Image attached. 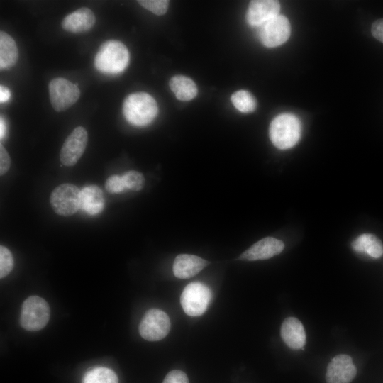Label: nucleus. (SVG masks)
<instances>
[{"label": "nucleus", "instance_id": "cd10ccee", "mask_svg": "<svg viewBox=\"0 0 383 383\" xmlns=\"http://www.w3.org/2000/svg\"><path fill=\"white\" fill-rule=\"evenodd\" d=\"M11 166L10 156L5 148L0 145V174H5Z\"/></svg>", "mask_w": 383, "mask_h": 383}, {"label": "nucleus", "instance_id": "393cba45", "mask_svg": "<svg viewBox=\"0 0 383 383\" xmlns=\"http://www.w3.org/2000/svg\"><path fill=\"white\" fill-rule=\"evenodd\" d=\"M138 2L145 9L158 16L165 14L169 5V1L166 0H140Z\"/></svg>", "mask_w": 383, "mask_h": 383}, {"label": "nucleus", "instance_id": "9b49d317", "mask_svg": "<svg viewBox=\"0 0 383 383\" xmlns=\"http://www.w3.org/2000/svg\"><path fill=\"white\" fill-rule=\"evenodd\" d=\"M357 369L350 356L340 354L335 356L327 367V383H350L355 377Z\"/></svg>", "mask_w": 383, "mask_h": 383}, {"label": "nucleus", "instance_id": "7ed1b4c3", "mask_svg": "<svg viewBox=\"0 0 383 383\" xmlns=\"http://www.w3.org/2000/svg\"><path fill=\"white\" fill-rule=\"evenodd\" d=\"M269 134L276 148L280 150L291 148L297 143L301 136L299 120L291 113L280 114L272 121Z\"/></svg>", "mask_w": 383, "mask_h": 383}, {"label": "nucleus", "instance_id": "6ab92c4d", "mask_svg": "<svg viewBox=\"0 0 383 383\" xmlns=\"http://www.w3.org/2000/svg\"><path fill=\"white\" fill-rule=\"evenodd\" d=\"M18 59V50L13 38L5 33L0 32V68L9 69L13 67Z\"/></svg>", "mask_w": 383, "mask_h": 383}, {"label": "nucleus", "instance_id": "f03ea898", "mask_svg": "<svg viewBox=\"0 0 383 383\" xmlns=\"http://www.w3.org/2000/svg\"><path fill=\"white\" fill-rule=\"evenodd\" d=\"M158 112L155 99L145 92L129 94L123 103V113L131 124L144 126L150 123Z\"/></svg>", "mask_w": 383, "mask_h": 383}, {"label": "nucleus", "instance_id": "423d86ee", "mask_svg": "<svg viewBox=\"0 0 383 383\" xmlns=\"http://www.w3.org/2000/svg\"><path fill=\"white\" fill-rule=\"evenodd\" d=\"M81 191L70 183L55 187L50 195V204L54 211L62 216H70L80 208Z\"/></svg>", "mask_w": 383, "mask_h": 383}, {"label": "nucleus", "instance_id": "bb28decb", "mask_svg": "<svg viewBox=\"0 0 383 383\" xmlns=\"http://www.w3.org/2000/svg\"><path fill=\"white\" fill-rule=\"evenodd\" d=\"M162 383H189V379L184 372L174 370L166 375Z\"/></svg>", "mask_w": 383, "mask_h": 383}, {"label": "nucleus", "instance_id": "39448f33", "mask_svg": "<svg viewBox=\"0 0 383 383\" xmlns=\"http://www.w3.org/2000/svg\"><path fill=\"white\" fill-rule=\"evenodd\" d=\"M211 299V292L204 284L195 282L187 284L180 296V303L186 314L199 316L207 309Z\"/></svg>", "mask_w": 383, "mask_h": 383}, {"label": "nucleus", "instance_id": "0eeeda50", "mask_svg": "<svg viewBox=\"0 0 383 383\" xmlns=\"http://www.w3.org/2000/svg\"><path fill=\"white\" fill-rule=\"evenodd\" d=\"M50 104L55 111L61 112L74 105L80 96V90L70 81L57 77L48 85Z\"/></svg>", "mask_w": 383, "mask_h": 383}, {"label": "nucleus", "instance_id": "f3484780", "mask_svg": "<svg viewBox=\"0 0 383 383\" xmlns=\"http://www.w3.org/2000/svg\"><path fill=\"white\" fill-rule=\"evenodd\" d=\"M102 190L96 185L85 187L81 190L80 208L90 215L100 213L104 209Z\"/></svg>", "mask_w": 383, "mask_h": 383}, {"label": "nucleus", "instance_id": "6e6552de", "mask_svg": "<svg viewBox=\"0 0 383 383\" xmlns=\"http://www.w3.org/2000/svg\"><path fill=\"white\" fill-rule=\"evenodd\" d=\"M170 330V321L167 314L158 309H149L142 318L139 333L148 341H157L164 338Z\"/></svg>", "mask_w": 383, "mask_h": 383}, {"label": "nucleus", "instance_id": "1a4fd4ad", "mask_svg": "<svg viewBox=\"0 0 383 383\" xmlns=\"http://www.w3.org/2000/svg\"><path fill=\"white\" fill-rule=\"evenodd\" d=\"M259 27V38L262 43L268 48L284 43L290 35L289 21L282 15L272 18Z\"/></svg>", "mask_w": 383, "mask_h": 383}, {"label": "nucleus", "instance_id": "dca6fc26", "mask_svg": "<svg viewBox=\"0 0 383 383\" xmlns=\"http://www.w3.org/2000/svg\"><path fill=\"white\" fill-rule=\"evenodd\" d=\"M281 337L285 344L293 350L304 349L306 333L301 322L295 317L284 319L281 326Z\"/></svg>", "mask_w": 383, "mask_h": 383}, {"label": "nucleus", "instance_id": "4be33fe9", "mask_svg": "<svg viewBox=\"0 0 383 383\" xmlns=\"http://www.w3.org/2000/svg\"><path fill=\"white\" fill-rule=\"evenodd\" d=\"M231 99L234 106L242 113L252 112L257 106L255 97L246 90L233 93Z\"/></svg>", "mask_w": 383, "mask_h": 383}, {"label": "nucleus", "instance_id": "a211bd4d", "mask_svg": "<svg viewBox=\"0 0 383 383\" xmlns=\"http://www.w3.org/2000/svg\"><path fill=\"white\" fill-rule=\"evenodd\" d=\"M353 249L360 253H365L373 258H379L383 255V244L374 235L364 233L352 243Z\"/></svg>", "mask_w": 383, "mask_h": 383}, {"label": "nucleus", "instance_id": "7c9ffc66", "mask_svg": "<svg viewBox=\"0 0 383 383\" xmlns=\"http://www.w3.org/2000/svg\"><path fill=\"white\" fill-rule=\"evenodd\" d=\"M6 123H5V121L4 120V118L2 117H1V121H0V136H1V139H2L6 133Z\"/></svg>", "mask_w": 383, "mask_h": 383}, {"label": "nucleus", "instance_id": "5701e85b", "mask_svg": "<svg viewBox=\"0 0 383 383\" xmlns=\"http://www.w3.org/2000/svg\"><path fill=\"white\" fill-rule=\"evenodd\" d=\"M122 177L128 191L138 192L141 190L145 185V178L139 172L130 170L125 172Z\"/></svg>", "mask_w": 383, "mask_h": 383}, {"label": "nucleus", "instance_id": "c756f323", "mask_svg": "<svg viewBox=\"0 0 383 383\" xmlns=\"http://www.w3.org/2000/svg\"><path fill=\"white\" fill-rule=\"evenodd\" d=\"M11 96L9 89L5 86H0V101L1 103H4L7 101Z\"/></svg>", "mask_w": 383, "mask_h": 383}, {"label": "nucleus", "instance_id": "aec40b11", "mask_svg": "<svg viewBox=\"0 0 383 383\" xmlns=\"http://www.w3.org/2000/svg\"><path fill=\"white\" fill-rule=\"evenodd\" d=\"M169 85L175 96L181 101H189L197 94L196 84L187 77L174 76L170 79Z\"/></svg>", "mask_w": 383, "mask_h": 383}, {"label": "nucleus", "instance_id": "4468645a", "mask_svg": "<svg viewBox=\"0 0 383 383\" xmlns=\"http://www.w3.org/2000/svg\"><path fill=\"white\" fill-rule=\"evenodd\" d=\"M96 18L92 11L86 7L80 8L67 15L62 21V27L72 33L89 30L94 25Z\"/></svg>", "mask_w": 383, "mask_h": 383}, {"label": "nucleus", "instance_id": "20e7f679", "mask_svg": "<svg viewBox=\"0 0 383 383\" xmlns=\"http://www.w3.org/2000/svg\"><path fill=\"white\" fill-rule=\"evenodd\" d=\"M50 318V308L46 301L38 296H30L23 303L20 323L29 331L43 328Z\"/></svg>", "mask_w": 383, "mask_h": 383}, {"label": "nucleus", "instance_id": "c85d7f7f", "mask_svg": "<svg viewBox=\"0 0 383 383\" xmlns=\"http://www.w3.org/2000/svg\"><path fill=\"white\" fill-rule=\"evenodd\" d=\"M373 37L383 43V18L375 21L371 28Z\"/></svg>", "mask_w": 383, "mask_h": 383}, {"label": "nucleus", "instance_id": "2eb2a0df", "mask_svg": "<svg viewBox=\"0 0 383 383\" xmlns=\"http://www.w3.org/2000/svg\"><path fill=\"white\" fill-rule=\"evenodd\" d=\"M209 262L194 255H178L173 263V273L179 279H189L197 274Z\"/></svg>", "mask_w": 383, "mask_h": 383}, {"label": "nucleus", "instance_id": "9d476101", "mask_svg": "<svg viewBox=\"0 0 383 383\" xmlns=\"http://www.w3.org/2000/svg\"><path fill=\"white\" fill-rule=\"evenodd\" d=\"M88 141V133L82 126L76 127L67 137L60 152L61 162L67 167L74 165L82 156Z\"/></svg>", "mask_w": 383, "mask_h": 383}, {"label": "nucleus", "instance_id": "a878e982", "mask_svg": "<svg viewBox=\"0 0 383 383\" xmlns=\"http://www.w3.org/2000/svg\"><path fill=\"white\" fill-rule=\"evenodd\" d=\"M106 190L111 194H121L128 192L122 176L113 174L105 182Z\"/></svg>", "mask_w": 383, "mask_h": 383}, {"label": "nucleus", "instance_id": "f8f14e48", "mask_svg": "<svg viewBox=\"0 0 383 383\" xmlns=\"http://www.w3.org/2000/svg\"><path fill=\"white\" fill-rule=\"evenodd\" d=\"M284 248L282 240L266 237L254 243L240 255L239 259L248 261L267 260L279 254Z\"/></svg>", "mask_w": 383, "mask_h": 383}, {"label": "nucleus", "instance_id": "ddd939ff", "mask_svg": "<svg viewBox=\"0 0 383 383\" xmlns=\"http://www.w3.org/2000/svg\"><path fill=\"white\" fill-rule=\"evenodd\" d=\"M280 4L274 0H254L250 2L246 20L248 24L260 26L262 24L279 15Z\"/></svg>", "mask_w": 383, "mask_h": 383}, {"label": "nucleus", "instance_id": "b1692460", "mask_svg": "<svg viewBox=\"0 0 383 383\" xmlns=\"http://www.w3.org/2000/svg\"><path fill=\"white\" fill-rule=\"evenodd\" d=\"M13 258L11 251L4 245L0 246V277L7 276L13 270Z\"/></svg>", "mask_w": 383, "mask_h": 383}, {"label": "nucleus", "instance_id": "412c9836", "mask_svg": "<svg viewBox=\"0 0 383 383\" xmlns=\"http://www.w3.org/2000/svg\"><path fill=\"white\" fill-rule=\"evenodd\" d=\"M116 374L105 367H97L87 371L82 378V383H118Z\"/></svg>", "mask_w": 383, "mask_h": 383}, {"label": "nucleus", "instance_id": "f257e3e1", "mask_svg": "<svg viewBox=\"0 0 383 383\" xmlns=\"http://www.w3.org/2000/svg\"><path fill=\"white\" fill-rule=\"evenodd\" d=\"M129 59L128 50L123 43L117 40H109L99 48L94 65L102 73L116 74L127 67Z\"/></svg>", "mask_w": 383, "mask_h": 383}]
</instances>
